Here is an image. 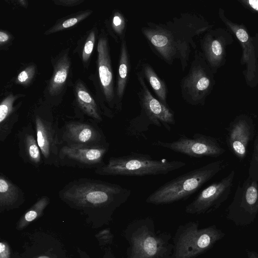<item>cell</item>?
I'll use <instances>...</instances> for the list:
<instances>
[{
  "label": "cell",
  "mask_w": 258,
  "mask_h": 258,
  "mask_svg": "<svg viewBox=\"0 0 258 258\" xmlns=\"http://www.w3.org/2000/svg\"><path fill=\"white\" fill-rule=\"evenodd\" d=\"M213 26L201 14L186 12L165 23L148 22L141 31L156 55L170 66L179 60L184 71L188 66L191 48H197L194 37Z\"/></svg>",
  "instance_id": "1"
},
{
  "label": "cell",
  "mask_w": 258,
  "mask_h": 258,
  "mask_svg": "<svg viewBox=\"0 0 258 258\" xmlns=\"http://www.w3.org/2000/svg\"><path fill=\"white\" fill-rule=\"evenodd\" d=\"M131 192L116 183L83 177L70 181L58 194L71 207L91 211L113 210L127 201Z\"/></svg>",
  "instance_id": "2"
},
{
  "label": "cell",
  "mask_w": 258,
  "mask_h": 258,
  "mask_svg": "<svg viewBox=\"0 0 258 258\" xmlns=\"http://www.w3.org/2000/svg\"><path fill=\"white\" fill-rule=\"evenodd\" d=\"M226 166L219 160L189 171L165 183L147 198L148 203L167 204L185 200L198 190Z\"/></svg>",
  "instance_id": "3"
},
{
  "label": "cell",
  "mask_w": 258,
  "mask_h": 258,
  "mask_svg": "<svg viewBox=\"0 0 258 258\" xmlns=\"http://www.w3.org/2000/svg\"><path fill=\"white\" fill-rule=\"evenodd\" d=\"M186 165L185 162L166 159H156L150 155L132 152L127 155L111 157L94 172L103 176L165 175Z\"/></svg>",
  "instance_id": "4"
},
{
  "label": "cell",
  "mask_w": 258,
  "mask_h": 258,
  "mask_svg": "<svg viewBox=\"0 0 258 258\" xmlns=\"http://www.w3.org/2000/svg\"><path fill=\"white\" fill-rule=\"evenodd\" d=\"M135 72L139 84L137 94L141 111L137 116L130 120L127 134L134 137L143 136L150 125H163L170 131L171 125L175 124L174 112L169 105H165L152 94L141 74Z\"/></svg>",
  "instance_id": "5"
},
{
  "label": "cell",
  "mask_w": 258,
  "mask_h": 258,
  "mask_svg": "<svg viewBox=\"0 0 258 258\" xmlns=\"http://www.w3.org/2000/svg\"><path fill=\"white\" fill-rule=\"evenodd\" d=\"M106 31L102 28L99 34L97 46L96 72L90 79L96 91L95 97L102 114L109 118L116 113L115 84L110 48Z\"/></svg>",
  "instance_id": "6"
},
{
  "label": "cell",
  "mask_w": 258,
  "mask_h": 258,
  "mask_svg": "<svg viewBox=\"0 0 258 258\" xmlns=\"http://www.w3.org/2000/svg\"><path fill=\"white\" fill-rule=\"evenodd\" d=\"M30 122L35 130L41 150L43 164L58 167L60 144L58 139V120L55 118L52 107L41 102L34 106L30 114Z\"/></svg>",
  "instance_id": "7"
},
{
  "label": "cell",
  "mask_w": 258,
  "mask_h": 258,
  "mask_svg": "<svg viewBox=\"0 0 258 258\" xmlns=\"http://www.w3.org/2000/svg\"><path fill=\"white\" fill-rule=\"evenodd\" d=\"M215 85L214 74L201 52L195 50L188 72L180 80L182 99L190 105L203 106Z\"/></svg>",
  "instance_id": "8"
},
{
  "label": "cell",
  "mask_w": 258,
  "mask_h": 258,
  "mask_svg": "<svg viewBox=\"0 0 258 258\" xmlns=\"http://www.w3.org/2000/svg\"><path fill=\"white\" fill-rule=\"evenodd\" d=\"M61 145L73 148H99L109 145L98 123L89 118L73 117L58 130Z\"/></svg>",
  "instance_id": "9"
},
{
  "label": "cell",
  "mask_w": 258,
  "mask_h": 258,
  "mask_svg": "<svg viewBox=\"0 0 258 258\" xmlns=\"http://www.w3.org/2000/svg\"><path fill=\"white\" fill-rule=\"evenodd\" d=\"M258 214V182L249 176L237 186L226 210L227 219L237 226L253 223Z\"/></svg>",
  "instance_id": "10"
},
{
  "label": "cell",
  "mask_w": 258,
  "mask_h": 258,
  "mask_svg": "<svg viewBox=\"0 0 258 258\" xmlns=\"http://www.w3.org/2000/svg\"><path fill=\"white\" fill-rule=\"evenodd\" d=\"M219 17L240 43L242 55L240 62L244 66L243 71L245 82L251 88L258 85V35L250 36L243 24L233 22L225 15L224 10L220 8Z\"/></svg>",
  "instance_id": "11"
},
{
  "label": "cell",
  "mask_w": 258,
  "mask_h": 258,
  "mask_svg": "<svg viewBox=\"0 0 258 258\" xmlns=\"http://www.w3.org/2000/svg\"><path fill=\"white\" fill-rule=\"evenodd\" d=\"M196 224L186 228L176 246L175 258H193L211 248L225 233L216 226L199 229Z\"/></svg>",
  "instance_id": "12"
},
{
  "label": "cell",
  "mask_w": 258,
  "mask_h": 258,
  "mask_svg": "<svg viewBox=\"0 0 258 258\" xmlns=\"http://www.w3.org/2000/svg\"><path fill=\"white\" fill-rule=\"evenodd\" d=\"M70 50V48L63 49L51 58L52 73L46 82L43 93L44 102L52 107L57 106L62 102L68 87L71 85L72 61Z\"/></svg>",
  "instance_id": "13"
},
{
  "label": "cell",
  "mask_w": 258,
  "mask_h": 258,
  "mask_svg": "<svg viewBox=\"0 0 258 258\" xmlns=\"http://www.w3.org/2000/svg\"><path fill=\"white\" fill-rule=\"evenodd\" d=\"M152 144L191 157H218L225 152L216 139L200 133L195 134L192 138L182 135L175 141L165 142L158 140Z\"/></svg>",
  "instance_id": "14"
},
{
  "label": "cell",
  "mask_w": 258,
  "mask_h": 258,
  "mask_svg": "<svg viewBox=\"0 0 258 258\" xmlns=\"http://www.w3.org/2000/svg\"><path fill=\"white\" fill-rule=\"evenodd\" d=\"M235 177L232 170L221 180L213 182L201 191L192 202L186 206L185 212L200 214L218 209L228 198Z\"/></svg>",
  "instance_id": "15"
},
{
  "label": "cell",
  "mask_w": 258,
  "mask_h": 258,
  "mask_svg": "<svg viewBox=\"0 0 258 258\" xmlns=\"http://www.w3.org/2000/svg\"><path fill=\"white\" fill-rule=\"evenodd\" d=\"M233 41L231 33L223 28H212L200 38L199 51L214 74L225 64L227 48Z\"/></svg>",
  "instance_id": "16"
},
{
  "label": "cell",
  "mask_w": 258,
  "mask_h": 258,
  "mask_svg": "<svg viewBox=\"0 0 258 258\" xmlns=\"http://www.w3.org/2000/svg\"><path fill=\"white\" fill-rule=\"evenodd\" d=\"M109 145L99 148H73L61 145L58 157V167L97 169L105 163L104 158Z\"/></svg>",
  "instance_id": "17"
},
{
  "label": "cell",
  "mask_w": 258,
  "mask_h": 258,
  "mask_svg": "<svg viewBox=\"0 0 258 258\" xmlns=\"http://www.w3.org/2000/svg\"><path fill=\"white\" fill-rule=\"evenodd\" d=\"M227 130V143L229 149L239 160H243L254 135L252 119L245 114L237 116Z\"/></svg>",
  "instance_id": "18"
},
{
  "label": "cell",
  "mask_w": 258,
  "mask_h": 258,
  "mask_svg": "<svg viewBox=\"0 0 258 258\" xmlns=\"http://www.w3.org/2000/svg\"><path fill=\"white\" fill-rule=\"evenodd\" d=\"M75 99L73 107L76 118H89L98 123L103 121L102 113L97 101L80 79L73 85Z\"/></svg>",
  "instance_id": "19"
},
{
  "label": "cell",
  "mask_w": 258,
  "mask_h": 258,
  "mask_svg": "<svg viewBox=\"0 0 258 258\" xmlns=\"http://www.w3.org/2000/svg\"><path fill=\"white\" fill-rule=\"evenodd\" d=\"M19 156L26 164L37 168L43 164L42 155L38 146L35 130L29 122L16 134Z\"/></svg>",
  "instance_id": "20"
},
{
  "label": "cell",
  "mask_w": 258,
  "mask_h": 258,
  "mask_svg": "<svg viewBox=\"0 0 258 258\" xmlns=\"http://www.w3.org/2000/svg\"><path fill=\"white\" fill-rule=\"evenodd\" d=\"M23 94L9 93L0 103V141L4 142L12 133L15 124L19 119L18 110L22 101L14 105L15 101L24 97Z\"/></svg>",
  "instance_id": "21"
},
{
  "label": "cell",
  "mask_w": 258,
  "mask_h": 258,
  "mask_svg": "<svg viewBox=\"0 0 258 258\" xmlns=\"http://www.w3.org/2000/svg\"><path fill=\"white\" fill-rule=\"evenodd\" d=\"M131 69L130 55L126 39L120 43V52L115 85L116 111L119 113L122 110V101L126 89Z\"/></svg>",
  "instance_id": "22"
},
{
  "label": "cell",
  "mask_w": 258,
  "mask_h": 258,
  "mask_svg": "<svg viewBox=\"0 0 258 258\" xmlns=\"http://www.w3.org/2000/svg\"><path fill=\"white\" fill-rule=\"evenodd\" d=\"M134 252L140 258H154L162 251L163 242L146 230L134 234L132 238Z\"/></svg>",
  "instance_id": "23"
},
{
  "label": "cell",
  "mask_w": 258,
  "mask_h": 258,
  "mask_svg": "<svg viewBox=\"0 0 258 258\" xmlns=\"http://www.w3.org/2000/svg\"><path fill=\"white\" fill-rule=\"evenodd\" d=\"M135 71L141 74L153 91L156 98L165 105H168L167 86L164 80L158 75L147 59L145 58L139 59Z\"/></svg>",
  "instance_id": "24"
},
{
  "label": "cell",
  "mask_w": 258,
  "mask_h": 258,
  "mask_svg": "<svg viewBox=\"0 0 258 258\" xmlns=\"http://www.w3.org/2000/svg\"><path fill=\"white\" fill-rule=\"evenodd\" d=\"M25 201V194L3 172L0 173L1 211L18 208Z\"/></svg>",
  "instance_id": "25"
},
{
  "label": "cell",
  "mask_w": 258,
  "mask_h": 258,
  "mask_svg": "<svg viewBox=\"0 0 258 258\" xmlns=\"http://www.w3.org/2000/svg\"><path fill=\"white\" fill-rule=\"evenodd\" d=\"M106 31L117 43L126 39L128 21L124 14L118 9L112 11L108 19L105 20Z\"/></svg>",
  "instance_id": "26"
},
{
  "label": "cell",
  "mask_w": 258,
  "mask_h": 258,
  "mask_svg": "<svg viewBox=\"0 0 258 258\" xmlns=\"http://www.w3.org/2000/svg\"><path fill=\"white\" fill-rule=\"evenodd\" d=\"M99 34L98 28L95 26L80 40V43L76 48L78 49L76 50L85 69H88L89 66L90 58Z\"/></svg>",
  "instance_id": "27"
},
{
  "label": "cell",
  "mask_w": 258,
  "mask_h": 258,
  "mask_svg": "<svg viewBox=\"0 0 258 258\" xmlns=\"http://www.w3.org/2000/svg\"><path fill=\"white\" fill-rule=\"evenodd\" d=\"M93 11L86 10L71 14L57 20L54 25L46 30L44 34L46 35L58 32L71 28L83 21L92 14Z\"/></svg>",
  "instance_id": "28"
},
{
  "label": "cell",
  "mask_w": 258,
  "mask_h": 258,
  "mask_svg": "<svg viewBox=\"0 0 258 258\" xmlns=\"http://www.w3.org/2000/svg\"><path fill=\"white\" fill-rule=\"evenodd\" d=\"M50 203V199L47 196L39 198L36 202L24 214L19 222L18 228L21 229L30 222L40 217L46 207Z\"/></svg>",
  "instance_id": "29"
},
{
  "label": "cell",
  "mask_w": 258,
  "mask_h": 258,
  "mask_svg": "<svg viewBox=\"0 0 258 258\" xmlns=\"http://www.w3.org/2000/svg\"><path fill=\"white\" fill-rule=\"evenodd\" d=\"M37 72V66L34 63L27 65L17 75L15 82L24 87H28L32 83Z\"/></svg>",
  "instance_id": "30"
},
{
  "label": "cell",
  "mask_w": 258,
  "mask_h": 258,
  "mask_svg": "<svg viewBox=\"0 0 258 258\" xmlns=\"http://www.w3.org/2000/svg\"><path fill=\"white\" fill-rule=\"evenodd\" d=\"M248 171V176L258 182V135L253 146Z\"/></svg>",
  "instance_id": "31"
},
{
  "label": "cell",
  "mask_w": 258,
  "mask_h": 258,
  "mask_svg": "<svg viewBox=\"0 0 258 258\" xmlns=\"http://www.w3.org/2000/svg\"><path fill=\"white\" fill-rule=\"evenodd\" d=\"M14 37L9 32L1 30L0 31V48L7 50L12 43Z\"/></svg>",
  "instance_id": "32"
},
{
  "label": "cell",
  "mask_w": 258,
  "mask_h": 258,
  "mask_svg": "<svg viewBox=\"0 0 258 258\" xmlns=\"http://www.w3.org/2000/svg\"><path fill=\"white\" fill-rule=\"evenodd\" d=\"M238 2L246 9L258 13V0H239Z\"/></svg>",
  "instance_id": "33"
},
{
  "label": "cell",
  "mask_w": 258,
  "mask_h": 258,
  "mask_svg": "<svg viewBox=\"0 0 258 258\" xmlns=\"http://www.w3.org/2000/svg\"><path fill=\"white\" fill-rule=\"evenodd\" d=\"M84 0H55L53 1L55 5L65 7H74L84 2Z\"/></svg>",
  "instance_id": "34"
},
{
  "label": "cell",
  "mask_w": 258,
  "mask_h": 258,
  "mask_svg": "<svg viewBox=\"0 0 258 258\" xmlns=\"http://www.w3.org/2000/svg\"><path fill=\"white\" fill-rule=\"evenodd\" d=\"M10 250L9 245L6 243H0V258H10Z\"/></svg>",
  "instance_id": "35"
},
{
  "label": "cell",
  "mask_w": 258,
  "mask_h": 258,
  "mask_svg": "<svg viewBox=\"0 0 258 258\" xmlns=\"http://www.w3.org/2000/svg\"><path fill=\"white\" fill-rule=\"evenodd\" d=\"M248 258H258V253L254 250H246Z\"/></svg>",
  "instance_id": "36"
},
{
  "label": "cell",
  "mask_w": 258,
  "mask_h": 258,
  "mask_svg": "<svg viewBox=\"0 0 258 258\" xmlns=\"http://www.w3.org/2000/svg\"><path fill=\"white\" fill-rule=\"evenodd\" d=\"M18 2L23 7H27L28 4L27 2L25 0H20L18 1Z\"/></svg>",
  "instance_id": "37"
},
{
  "label": "cell",
  "mask_w": 258,
  "mask_h": 258,
  "mask_svg": "<svg viewBox=\"0 0 258 258\" xmlns=\"http://www.w3.org/2000/svg\"><path fill=\"white\" fill-rule=\"evenodd\" d=\"M37 258H50V257L47 256L42 255V256H38Z\"/></svg>",
  "instance_id": "38"
}]
</instances>
